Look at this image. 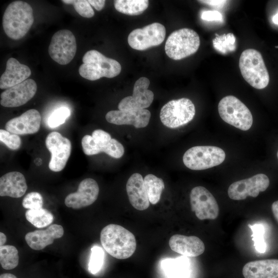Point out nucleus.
<instances>
[{
    "label": "nucleus",
    "instance_id": "nucleus-1",
    "mask_svg": "<svg viewBox=\"0 0 278 278\" xmlns=\"http://www.w3.org/2000/svg\"><path fill=\"white\" fill-rule=\"evenodd\" d=\"M100 241L107 253L119 259L131 256L136 248L133 234L124 227L115 224H108L102 229Z\"/></svg>",
    "mask_w": 278,
    "mask_h": 278
},
{
    "label": "nucleus",
    "instance_id": "nucleus-2",
    "mask_svg": "<svg viewBox=\"0 0 278 278\" xmlns=\"http://www.w3.org/2000/svg\"><path fill=\"white\" fill-rule=\"evenodd\" d=\"M33 22L31 6L27 2L16 1L6 8L3 17V27L9 38L17 40L27 34Z\"/></svg>",
    "mask_w": 278,
    "mask_h": 278
},
{
    "label": "nucleus",
    "instance_id": "nucleus-3",
    "mask_svg": "<svg viewBox=\"0 0 278 278\" xmlns=\"http://www.w3.org/2000/svg\"><path fill=\"white\" fill-rule=\"evenodd\" d=\"M83 64L79 68L80 75L94 81L102 77L111 78L118 75L121 70L116 60L108 58L96 50L87 51L82 58Z\"/></svg>",
    "mask_w": 278,
    "mask_h": 278
},
{
    "label": "nucleus",
    "instance_id": "nucleus-4",
    "mask_svg": "<svg viewBox=\"0 0 278 278\" xmlns=\"http://www.w3.org/2000/svg\"><path fill=\"white\" fill-rule=\"evenodd\" d=\"M239 67L244 79L256 89L266 88L269 82V75L261 54L249 48L240 55Z\"/></svg>",
    "mask_w": 278,
    "mask_h": 278
},
{
    "label": "nucleus",
    "instance_id": "nucleus-5",
    "mask_svg": "<svg viewBox=\"0 0 278 278\" xmlns=\"http://www.w3.org/2000/svg\"><path fill=\"white\" fill-rule=\"evenodd\" d=\"M200 44L198 33L190 28H183L174 31L169 36L165 50L170 58L179 60L195 53Z\"/></svg>",
    "mask_w": 278,
    "mask_h": 278
},
{
    "label": "nucleus",
    "instance_id": "nucleus-6",
    "mask_svg": "<svg viewBox=\"0 0 278 278\" xmlns=\"http://www.w3.org/2000/svg\"><path fill=\"white\" fill-rule=\"evenodd\" d=\"M218 110L223 121L241 130H248L252 125L253 116L250 111L234 96L222 98L218 103Z\"/></svg>",
    "mask_w": 278,
    "mask_h": 278
},
{
    "label": "nucleus",
    "instance_id": "nucleus-7",
    "mask_svg": "<svg viewBox=\"0 0 278 278\" xmlns=\"http://www.w3.org/2000/svg\"><path fill=\"white\" fill-rule=\"evenodd\" d=\"M221 148L212 146H197L188 149L183 156L184 164L189 169L201 170L216 166L225 160Z\"/></svg>",
    "mask_w": 278,
    "mask_h": 278
},
{
    "label": "nucleus",
    "instance_id": "nucleus-8",
    "mask_svg": "<svg viewBox=\"0 0 278 278\" xmlns=\"http://www.w3.org/2000/svg\"><path fill=\"white\" fill-rule=\"evenodd\" d=\"M196 113L193 102L188 98L172 100L164 105L160 117L162 124L168 128H176L190 121Z\"/></svg>",
    "mask_w": 278,
    "mask_h": 278
},
{
    "label": "nucleus",
    "instance_id": "nucleus-9",
    "mask_svg": "<svg viewBox=\"0 0 278 278\" xmlns=\"http://www.w3.org/2000/svg\"><path fill=\"white\" fill-rule=\"evenodd\" d=\"M77 50L76 38L69 30L62 29L54 33L48 47L51 58L61 65L68 64Z\"/></svg>",
    "mask_w": 278,
    "mask_h": 278
},
{
    "label": "nucleus",
    "instance_id": "nucleus-10",
    "mask_svg": "<svg viewBox=\"0 0 278 278\" xmlns=\"http://www.w3.org/2000/svg\"><path fill=\"white\" fill-rule=\"evenodd\" d=\"M166 35L165 27L159 23L150 24L142 28L132 30L128 36V42L132 48L144 50L160 45Z\"/></svg>",
    "mask_w": 278,
    "mask_h": 278
},
{
    "label": "nucleus",
    "instance_id": "nucleus-11",
    "mask_svg": "<svg viewBox=\"0 0 278 278\" xmlns=\"http://www.w3.org/2000/svg\"><path fill=\"white\" fill-rule=\"evenodd\" d=\"M191 209L201 220H214L219 215L218 203L210 191L203 186L194 187L189 195Z\"/></svg>",
    "mask_w": 278,
    "mask_h": 278
},
{
    "label": "nucleus",
    "instance_id": "nucleus-12",
    "mask_svg": "<svg viewBox=\"0 0 278 278\" xmlns=\"http://www.w3.org/2000/svg\"><path fill=\"white\" fill-rule=\"evenodd\" d=\"M45 144L51 153L49 168L55 172L61 171L65 167L71 155V141L60 133L53 131L47 136Z\"/></svg>",
    "mask_w": 278,
    "mask_h": 278
},
{
    "label": "nucleus",
    "instance_id": "nucleus-13",
    "mask_svg": "<svg viewBox=\"0 0 278 278\" xmlns=\"http://www.w3.org/2000/svg\"><path fill=\"white\" fill-rule=\"evenodd\" d=\"M269 184L267 176L258 173L233 182L228 188V194L230 199L234 200H244L248 196L255 198L260 192L266 190Z\"/></svg>",
    "mask_w": 278,
    "mask_h": 278
},
{
    "label": "nucleus",
    "instance_id": "nucleus-14",
    "mask_svg": "<svg viewBox=\"0 0 278 278\" xmlns=\"http://www.w3.org/2000/svg\"><path fill=\"white\" fill-rule=\"evenodd\" d=\"M149 80L145 77L139 78L135 82L133 95L124 98L118 103L119 110L145 109L152 103L154 94L148 89Z\"/></svg>",
    "mask_w": 278,
    "mask_h": 278
},
{
    "label": "nucleus",
    "instance_id": "nucleus-15",
    "mask_svg": "<svg viewBox=\"0 0 278 278\" xmlns=\"http://www.w3.org/2000/svg\"><path fill=\"white\" fill-rule=\"evenodd\" d=\"M37 85L34 80L27 79L8 88L1 94V105L5 107H16L30 100L36 94Z\"/></svg>",
    "mask_w": 278,
    "mask_h": 278
},
{
    "label": "nucleus",
    "instance_id": "nucleus-16",
    "mask_svg": "<svg viewBox=\"0 0 278 278\" xmlns=\"http://www.w3.org/2000/svg\"><path fill=\"white\" fill-rule=\"evenodd\" d=\"M99 188L97 182L91 178H86L79 184L77 191L68 195L64 200L65 205L74 209L86 207L97 199Z\"/></svg>",
    "mask_w": 278,
    "mask_h": 278
},
{
    "label": "nucleus",
    "instance_id": "nucleus-17",
    "mask_svg": "<svg viewBox=\"0 0 278 278\" xmlns=\"http://www.w3.org/2000/svg\"><path fill=\"white\" fill-rule=\"evenodd\" d=\"M151 117L150 111L146 109L112 110L106 115V119L117 125H132L136 128L146 127Z\"/></svg>",
    "mask_w": 278,
    "mask_h": 278
},
{
    "label": "nucleus",
    "instance_id": "nucleus-18",
    "mask_svg": "<svg viewBox=\"0 0 278 278\" xmlns=\"http://www.w3.org/2000/svg\"><path fill=\"white\" fill-rule=\"evenodd\" d=\"M41 117L36 109H30L20 116L8 121L5 125L7 131L15 134L24 135L37 132L40 127Z\"/></svg>",
    "mask_w": 278,
    "mask_h": 278
},
{
    "label": "nucleus",
    "instance_id": "nucleus-19",
    "mask_svg": "<svg viewBox=\"0 0 278 278\" xmlns=\"http://www.w3.org/2000/svg\"><path fill=\"white\" fill-rule=\"evenodd\" d=\"M169 246L172 251L188 257L198 256L205 250L203 242L195 236L175 234L170 238Z\"/></svg>",
    "mask_w": 278,
    "mask_h": 278
},
{
    "label": "nucleus",
    "instance_id": "nucleus-20",
    "mask_svg": "<svg viewBox=\"0 0 278 278\" xmlns=\"http://www.w3.org/2000/svg\"><path fill=\"white\" fill-rule=\"evenodd\" d=\"M126 191L132 206L139 211H144L150 205L144 179L138 173L132 174L126 183Z\"/></svg>",
    "mask_w": 278,
    "mask_h": 278
},
{
    "label": "nucleus",
    "instance_id": "nucleus-21",
    "mask_svg": "<svg viewBox=\"0 0 278 278\" xmlns=\"http://www.w3.org/2000/svg\"><path fill=\"white\" fill-rule=\"evenodd\" d=\"M30 68L14 58L6 63V70L0 78V88L7 89L27 80L31 75Z\"/></svg>",
    "mask_w": 278,
    "mask_h": 278
},
{
    "label": "nucleus",
    "instance_id": "nucleus-22",
    "mask_svg": "<svg viewBox=\"0 0 278 278\" xmlns=\"http://www.w3.org/2000/svg\"><path fill=\"white\" fill-rule=\"evenodd\" d=\"M64 234V230L61 225L53 224L46 230L30 232L25 235L27 245L32 249L41 250L47 246L52 244L54 240L61 238Z\"/></svg>",
    "mask_w": 278,
    "mask_h": 278
},
{
    "label": "nucleus",
    "instance_id": "nucleus-23",
    "mask_svg": "<svg viewBox=\"0 0 278 278\" xmlns=\"http://www.w3.org/2000/svg\"><path fill=\"white\" fill-rule=\"evenodd\" d=\"M242 272L245 278H278V259L248 262L243 267Z\"/></svg>",
    "mask_w": 278,
    "mask_h": 278
},
{
    "label": "nucleus",
    "instance_id": "nucleus-24",
    "mask_svg": "<svg viewBox=\"0 0 278 278\" xmlns=\"http://www.w3.org/2000/svg\"><path fill=\"white\" fill-rule=\"evenodd\" d=\"M27 189L24 176L18 171H11L2 176L0 178V196L20 198L23 196Z\"/></svg>",
    "mask_w": 278,
    "mask_h": 278
},
{
    "label": "nucleus",
    "instance_id": "nucleus-25",
    "mask_svg": "<svg viewBox=\"0 0 278 278\" xmlns=\"http://www.w3.org/2000/svg\"><path fill=\"white\" fill-rule=\"evenodd\" d=\"M112 139L108 132L101 130H95L92 135H85L81 140V145L84 154L88 155L106 153L107 146Z\"/></svg>",
    "mask_w": 278,
    "mask_h": 278
},
{
    "label": "nucleus",
    "instance_id": "nucleus-26",
    "mask_svg": "<svg viewBox=\"0 0 278 278\" xmlns=\"http://www.w3.org/2000/svg\"><path fill=\"white\" fill-rule=\"evenodd\" d=\"M161 266L168 278L189 277V263L185 257L165 258L161 262Z\"/></svg>",
    "mask_w": 278,
    "mask_h": 278
},
{
    "label": "nucleus",
    "instance_id": "nucleus-27",
    "mask_svg": "<svg viewBox=\"0 0 278 278\" xmlns=\"http://www.w3.org/2000/svg\"><path fill=\"white\" fill-rule=\"evenodd\" d=\"M115 9L122 13L137 15L142 14L148 7L147 0H116L114 1Z\"/></svg>",
    "mask_w": 278,
    "mask_h": 278
},
{
    "label": "nucleus",
    "instance_id": "nucleus-28",
    "mask_svg": "<svg viewBox=\"0 0 278 278\" xmlns=\"http://www.w3.org/2000/svg\"><path fill=\"white\" fill-rule=\"evenodd\" d=\"M144 182L150 203L157 204L165 187L163 180L155 175L148 174L144 178Z\"/></svg>",
    "mask_w": 278,
    "mask_h": 278
},
{
    "label": "nucleus",
    "instance_id": "nucleus-29",
    "mask_svg": "<svg viewBox=\"0 0 278 278\" xmlns=\"http://www.w3.org/2000/svg\"><path fill=\"white\" fill-rule=\"evenodd\" d=\"M25 217L29 222L38 228L50 225L54 220L53 214L43 208L28 210L26 212Z\"/></svg>",
    "mask_w": 278,
    "mask_h": 278
},
{
    "label": "nucleus",
    "instance_id": "nucleus-30",
    "mask_svg": "<svg viewBox=\"0 0 278 278\" xmlns=\"http://www.w3.org/2000/svg\"><path fill=\"white\" fill-rule=\"evenodd\" d=\"M19 254L17 249L11 245L0 246V263L3 268L11 270L19 264Z\"/></svg>",
    "mask_w": 278,
    "mask_h": 278
},
{
    "label": "nucleus",
    "instance_id": "nucleus-31",
    "mask_svg": "<svg viewBox=\"0 0 278 278\" xmlns=\"http://www.w3.org/2000/svg\"><path fill=\"white\" fill-rule=\"evenodd\" d=\"M91 250L88 270L91 273L95 274L102 268L104 263L105 252L103 249L98 246L92 247Z\"/></svg>",
    "mask_w": 278,
    "mask_h": 278
},
{
    "label": "nucleus",
    "instance_id": "nucleus-32",
    "mask_svg": "<svg viewBox=\"0 0 278 278\" xmlns=\"http://www.w3.org/2000/svg\"><path fill=\"white\" fill-rule=\"evenodd\" d=\"M248 226L253 232L252 240L254 242V246L256 250L259 253H264L266 250V244L264 239L265 232L264 227L259 224L253 225L249 224Z\"/></svg>",
    "mask_w": 278,
    "mask_h": 278
},
{
    "label": "nucleus",
    "instance_id": "nucleus-33",
    "mask_svg": "<svg viewBox=\"0 0 278 278\" xmlns=\"http://www.w3.org/2000/svg\"><path fill=\"white\" fill-rule=\"evenodd\" d=\"M65 4L73 5L76 11L84 18H90L94 15L91 5L86 0H62Z\"/></svg>",
    "mask_w": 278,
    "mask_h": 278
},
{
    "label": "nucleus",
    "instance_id": "nucleus-34",
    "mask_svg": "<svg viewBox=\"0 0 278 278\" xmlns=\"http://www.w3.org/2000/svg\"><path fill=\"white\" fill-rule=\"evenodd\" d=\"M71 114L68 108L62 107L55 110L47 119L48 126L50 128H55L63 124L66 119Z\"/></svg>",
    "mask_w": 278,
    "mask_h": 278
},
{
    "label": "nucleus",
    "instance_id": "nucleus-35",
    "mask_svg": "<svg viewBox=\"0 0 278 278\" xmlns=\"http://www.w3.org/2000/svg\"><path fill=\"white\" fill-rule=\"evenodd\" d=\"M0 141L12 150L18 149L21 145V140L18 135L4 129L0 130Z\"/></svg>",
    "mask_w": 278,
    "mask_h": 278
},
{
    "label": "nucleus",
    "instance_id": "nucleus-36",
    "mask_svg": "<svg viewBox=\"0 0 278 278\" xmlns=\"http://www.w3.org/2000/svg\"><path fill=\"white\" fill-rule=\"evenodd\" d=\"M43 204V199L42 195L36 192L27 194L22 201L23 206L29 210L42 208Z\"/></svg>",
    "mask_w": 278,
    "mask_h": 278
},
{
    "label": "nucleus",
    "instance_id": "nucleus-37",
    "mask_svg": "<svg viewBox=\"0 0 278 278\" xmlns=\"http://www.w3.org/2000/svg\"><path fill=\"white\" fill-rule=\"evenodd\" d=\"M125 152L123 145L115 138H112L108 145L106 153L115 158H121Z\"/></svg>",
    "mask_w": 278,
    "mask_h": 278
},
{
    "label": "nucleus",
    "instance_id": "nucleus-38",
    "mask_svg": "<svg viewBox=\"0 0 278 278\" xmlns=\"http://www.w3.org/2000/svg\"><path fill=\"white\" fill-rule=\"evenodd\" d=\"M201 19L206 21H220L222 20V15L218 11L208 10L203 11L201 14Z\"/></svg>",
    "mask_w": 278,
    "mask_h": 278
},
{
    "label": "nucleus",
    "instance_id": "nucleus-39",
    "mask_svg": "<svg viewBox=\"0 0 278 278\" xmlns=\"http://www.w3.org/2000/svg\"><path fill=\"white\" fill-rule=\"evenodd\" d=\"M88 2L96 10L100 11L104 7L106 1L105 0H88Z\"/></svg>",
    "mask_w": 278,
    "mask_h": 278
},
{
    "label": "nucleus",
    "instance_id": "nucleus-40",
    "mask_svg": "<svg viewBox=\"0 0 278 278\" xmlns=\"http://www.w3.org/2000/svg\"><path fill=\"white\" fill-rule=\"evenodd\" d=\"M201 3L207 4L214 7L222 6L227 1L222 0H206V1H199Z\"/></svg>",
    "mask_w": 278,
    "mask_h": 278
},
{
    "label": "nucleus",
    "instance_id": "nucleus-41",
    "mask_svg": "<svg viewBox=\"0 0 278 278\" xmlns=\"http://www.w3.org/2000/svg\"><path fill=\"white\" fill-rule=\"evenodd\" d=\"M271 209L274 217L278 222V200L274 201L272 204Z\"/></svg>",
    "mask_w": 278,
    "mask_h": 278
},
{
    "label": "nucleus",
    "instance_id": "nucleus-42",
    "mask_svg": "<svg viewBox=\"0 0 278 278\" xmlns=\"http://www.w3.org/2000/svg\"><path fill=\"white\" fill-rule=\"evenodd\" d=\"M7 240L6 235L2 232L0 233V246H4Z\"/></svg>",
    "mask_w": 278,
    "mask_h": 278
},
{
    "label": "nucleus",
    "instance_id": "nucleus-43",
    "mask_svg": "<svg viewBox=\"0 0 278 278\" xmlns=\"http://www.w3.org/2000/svg\"><path fill=\"white\" fill-rule=\"evenodd\" d=\"M0 278H17L16 276L11 273H3L0 275Z\"/></svg>",
    "mask_w": 278,
    "mask_h": 278
},
{
    "label": "nucleus",
    "instance_id": "nucleus-44",
    "mask_svg": "<svg viewBox=\"0 0 278 278\" xmlns=\"http://www.w3.org/2000/svg\"><path fill=\"white\" fill-rule=\"evenodd\" d=\"M272 21L274 24L278 25V13L273 16Z\"/></svg>",
    "mask_w": 278,
    "mask_h": 278
},
{
    "label": "nucleus",
    "instance_id": "nucleus-45",
    "mask_svg": "<svg viewBox=\"0 0 278 278\" xmlns=\"http://www.w3.org/2000/svg\"><path fill=\"white\" fill-rule=\"evenodd\" d=\"M276 156H277V160H278V150H277V153H276Z\"/></svg>",
    "mask_w": 278,
    "mask_h": 278
},
{
    "label": "nucleus",
    "instance_id": "nucleus-46",
    "mask_svg": "<svg viewBox=\"0 0 278 278\" xmlns=\"http://www.w3.org/2000/svg\"><path fill=\"white\" fill-rule=\"evenodd\" d=\"M275 47H276V48H278V46H275Z\"/></svg>",
    "mask_w": 278,
    "mask_h": 278
}]
</instances>
